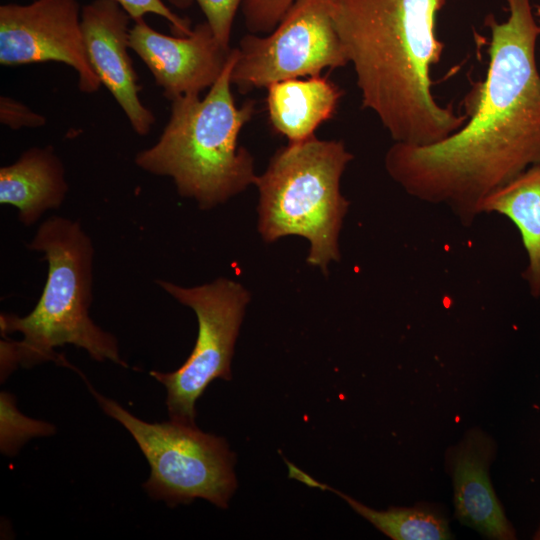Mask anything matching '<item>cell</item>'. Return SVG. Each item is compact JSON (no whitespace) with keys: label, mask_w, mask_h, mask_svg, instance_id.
I'll return each instance as SVG.
<instances>
[{"label":"cell","mask_w":540,"mask_h":540,"mask_svg":"<svg viewBox=\"0 0 540 540\" xmlns=\"http://www.w3.org/2000/svg\"><path fill=\"white\" fill-rule=\"evenodd\" d=\"M509 17L489 15V65L466 99L468 120L425 146L394 142L385 155L389 176L410 196L446 206L465 226L485 198L540 164V24L530 0H507Z\"/></svg>","instance_id":"1"},{"label":"cell","mask_w":540,"mask_h":540,"mask_svg":"<svg viewBox=\"0 0 540 540\" xmlns=\"http://www.w3.org/2000/svg\"><path fill=\"white\" fill-rule=\"evenodd\" d=\"M448 0H333V21L353 65L362 106L394 142H440L468 120L432 94L444 43L436 19Z\"/></svg>","instance_id":"2"},{"label":"cell","mask_w":540,"mask_h":540,"mask_svg":"<svg viewBox=\"0 0 540 540\" xmlns=\"http://www.w3.org/2000/svg\"><path fill=\"white\" fill-rule=\"evenodd\" d=\"M27 248L43 254L48 274L43 292L26 316L1 313L3 337L19 332L20 341L1 340V381L18 365L54 361L73 367L57 347L66 344L84 349L98 362L111 361L122 367L118 341L97 326L89 316L93 300L94 247L78 221L52 216L41 223Z\"/></svg>","instance_id":"3"},{"label":"cell","mask_w":540,"mask_h":540,"mask_svg":"<svg viewBox=\"0 0 540 540\" xmlns=\"http://www.w3.org/2000/svg\"><path fill=\"white\" fill-rule=\"evenodd\" d=\"M237 58L238 48L231 49L221 75L203 99L187 94L172 100L170 119L159 140L135 157L139 168L172 178L179 195L194 199L204 210L226 202L257 179L252 155L238 146L255 103L235 104L231 74Z\"/></svg>","instance_id":"4"},{"label":"cell","mask_w":540,"mask_h":540,"mask_svg":"<svg viewBox=\"0 0 540 540\" xmlns=\"http://www.w3.org/2000/svg\"><path fill=\"white\" fill-rule=\"evenodd\" d=\"M353 159L342 141L315 135L279 148L257 176L258 230L267 242L298 235L310 243L307 262L327 273L338 261V238L349 201L340 180Z\"/></svg>","instance_id":"5"},{"label":"cell","mask_w":540,"mask_h":540,"mask_svg":"<svg viewBox=\"0 0 540 540\" xmlns=\"http://www.w3.org/2000/svg\"><path fill=\"white\" fill-rule=\"evenodd\" d=\"M87 384L102 410L132 435L145 456L150 475L143 488L152 499L174 507L202 498L228 507L237 480L235 455L224 438L173 420L146 422Z\"/></svg>","instance_id":"6"},{"label":"cell","mask_w":540,"mask_h":540,"mask_svg":"<svg viewBox=\"0 0 540 540\" xmlns=\"http://www.w3.org/2000/svg\"><path fill=\"white\" fill-rule=\"evenodd\" d=\"M155 282L190 307L198 320L196 343L186 361L172 372H150L166 388L170 420L195 425V405L207 386L217 378L231 379L234 345L250 295L227 278L189 288L160 279Z\"/></svg>","instance_id":"7"},{"label":"cell","mask_w":540,"mask_h":540,"mask_svg":"<svg viewBox=\"0 0 540 540\" xmlns=\"http://www.w3.org/2000/svg\"><path fill=\"white\" fill-rule=\"evenodd\" d=\"M333 0H295L268 36L240 41L231 82L241 93L272 83L320 75L347 65L333 21Z\"/></svg>","instance_id":"8"},{"label":"cell","mask_w":540,"mask_h":540,"mask_svg":"<svg viewBox=\"0 0 540 540\" xmlns=\"http://www.w3.org/2000/svg\"><path fill=\"white\" fill-rule=\"evenodd\" d=\"M57 61L71 66L84 93L101 82L92 68L83 39L76 0H35L0 6V63L21 65Z\"/></svg>","instance_id":"9"},{"label":"cell","mask_w":540,"mask_h":540,"mask_svg":"<svg viewBox=\"0 0 540 540\" xmlns=\"http://www.w3.org/2000/svg\"><path fill=\"white\" fill-rule=\"evenodd\" d=\"M129 47L146 64L169 100L197 94L211 87L221 75L231 48L223 46L207 22L188 36H168L143 19L129 31Z\"/></svg>","instance_id":"10"},{"label":"cell","mask_w":540,"mask_h":540,"mask_svg":"<svg viewBox=\"0 0 540 540\" xmlns=\"http://www.w3.org/2000/svg\"><path fill=\"white\" fill-rule=\"evenodd\" d=\"M130 15L115 0H93L81 12L85 49L92 68L113 95L132 128L147 135L155 121L138 93L137 75L128 54Z\"/></svg>","instance_id":"11"},{"label":"cell","mask_w":540,"mask_h":540,"mask_svg":"<svg viewBox=\"0 0 540 540\" xmlns=\"http://www.w3.org/2000/svg\"><path fill=\"white\" fill-rule=\"evenodd\" d=\"M495 440L478 427L469 429L445 454L446 471L453 484L454 516L464 526L493 540H513L516 532L495 494L490 466Z\"/></svg>","instance_id":"12"},{"label":"cell","mask_w":540,"mask_h":540,"mask_svg":"<svg viewBox=\"0 0 540 540\" xmlns=\"http://www.w3.org/2000/svg\"><path fill=\"white\" fill-rule=\"evenodd\" d=\"M64 166L51 146L33 147L13 164L0 168V203L18 210L25 226L61 206L68 192Z\"/></svg>","instance_id":"13"},{"label":"cell","mask_w":540,"mask_h":540,"mask_svg":"<svg viewBox=\"0 0 540 540\" xmlns=\"http://www.w3.org/2000/svg\"><path fill=\"white\" fill-rule=\"evenodd\" d=\"M267 88V110L275 132L301 142L314 136L315 130L335 114L343 94L327 77L287 79Z\"/></svg>","instance_id":"14"},{"label":"cell","mask_w":540,"mask_h":540,"mask_svg":"<svg viewBox=\"0 0 540 540\" xmlns=\"http://www.w3.org/2000/svg\"><path fill=\"white\" fill-rule=\"evenodd\" d=\"M481 211L504 215L518 228L528 259L522 277L530 294L540 298V164L488 195Z\"/></svg>","instance_id":"15"},{"label":"cell","mask_w":540,"mask_h":540,"mask_svg":"<svg viewBox=\"0 0 540 540\" xmlns=\"http://www.w3.org/2000/svg\"><path fill=\"white\" fill-rule=\"evenodd\" d=\"M289 477L307 486L329 490L343 498L359 515L393 540H445L452 539L449 519L440 506L418 503L410 507L391 506L375 510L352 497L322 484L286 460Z\"/></svg>","instance_id":"16"},{"label":"cell","mask_w":540,"mask_h":540,"mask_svg":"<svg viewBox=\"0 0 540 540\" xmlns=\"http://www.w3.org/2000/svg\"><path fill=\"white\" fill-rule=\"evenodd\" d=\"M54 433L52 424L22 414L12 394L0 393V449L4 455L14 456L30 439Z\"/></svg>","instance_id":"17"},{"label":"cell","mask_w":540,"mask_h":540,"mask_svg":"<svg viewBox=\"0 0 540 540\" xmlns=\"http://www.w3.org/2000/svg\"><path fill=\"white\" fill-rule=\"evenodd\" d=\"M295 0H244L243 15L252 33L271 32Z\"/></svg>","instance_id":"18"},{"label":"cell","mask_w":540,"mask_h":540,"mask_svg":"<svg viewBox=\"0 0 540 540\" xmlns=\"http://www.w3.org/2000/svg\"><path fill=\"white\" fill-rule=\"evenodd\" d=\"M189 4L194 0H187ZM206 17L218 41L229 48L232 23L240 3L244 0H195Z\"/></svg>","instance_id":"19"},{"label":"cell","mask_w":540,"mask_h":540,"mask_svg":"<svg viewBox=\"0 0 540 540\" xmlns=\"http://www.w3.org/2000/svg\"><path fill=\"white\" fill-rule=\"evenodd\" d=\"M130 15L134 21L143 19L147 13H152L165 18L170 22L173 32L179 36H188L193 29L190 21L174 14L162 0H115Z\"/></svg>","instance_id":"20"},{"label":"cell","mask_w":540,"mask_h":540,"mask_svg":"<svg viewBox=\"0 0 540 540\" xmlns=\"http://www.w3.org/2000/svg\"><path fill=\"white\" fill-rule=\"evenodd\" d=\"M0 120L2 124L13 129L40 127L46 123L42 115L34 113L24 104L8 97L0 99Z\"/></svg>","instance_id":"21"},{"label":"cell","mask_w":540,"mask_h":540,"mask_svg":"<svg viewBox=\"0 0 540 540\" xmlns=\"http://www.w3.org/2000/svg\"><path fill=\"white\" fill-rule=\"evenodd\" d=\"M169 1L179 8H185L190 5L187 0H169Z\"/></svg>","instance_id":"22"},{"label":"cell","mask_w":540,"mask_h":540,"mask_svg":"<svg viewBox=\"0 0 540 540\" xmlns=\"http://www.w3.org/2000/svg\"><path fill=\"white\" fill-rule=\"evenodd\" d=\"M533 539H536V540H540V525L538 527V529L536 530L534 536H533Z\"/></svg>","instance_id":"23"},{"label":"cell","mask_w":540,"mask_h":540,"mask_svg":"<svg viewBox=\"0 0 540 540\" xmlns=\"http://www.w3.org/2000/svg\"><path fill=\"white\" fill-rule=\"evenodd\" d=\"M536 9H537L536 15H537V17H538V22H539V24H540V6H537Z\"/></svg>","instance_id":"24"}]
</instances>
